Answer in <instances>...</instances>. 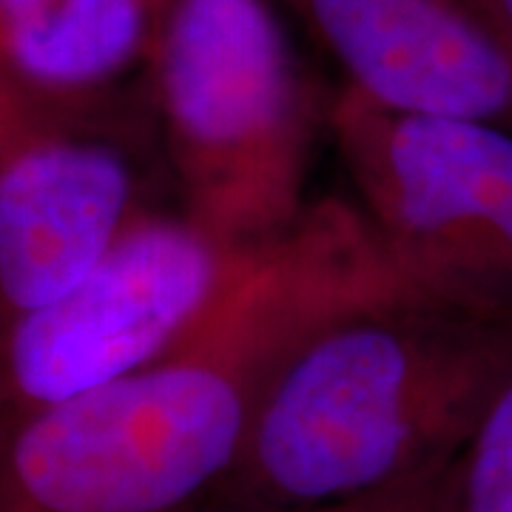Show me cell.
I'll return each mask as SVG.
<instances>
[{
  "instance_id": "obj_12",
  "label": "cell",
  "mask_w": 512,
  "mask_h": 512,
  "mask_svg": "<svg viewBox=\"0 0 512 512\" xmlns=\"http://www.w3.org/2000/svg\"><path fill=\"white\" fill-rule=\"evenodd\" d=\"M487 6L493 9V15L498 18V23L504 26V32L512 40V0H487Z\"/></svg>"
},
{
  "instance_id": "obj_13",
  "label": "cell",
  "mask_w": 512,
  "mask_h": 512,
  "mask_svg": "<svg viewBox=\"0 0 512 512\" xmlns=\"http://www.w3.org/2000/svg\"><path fill=\"white\" fill-rule=\"evenodd\" d=\"M180 512H245V510H234V507H222V504H214V507H188V510H180Z\"/></svg>"
},
{
  "instance_id": "obj_11",
  "label": "cell",
  "mask_w": 512,
  "mask_h": 512,
  "mask_svg": "<svg viewBox=\"0 0 512 512\" xmlns=\"http://www.w3.org/2000/svg\"><path fill=\"white\" fill-rule=\"evenodd\" d=\"M49 123H55V120L37 114L26 103H20L15 94L0 89V148L18 140L20 134H26L37 126H49Z\"/></svg>"
},
{
  "instance_id": "obj_10",
  "label": "cell",
  "mask_w": 512,
  "mask_h": 512,
  "mask_svg": "<svg viewBox=\"0 0 512 512\" xmlns=\"http://www.w3.org/2000/svg\"><path fill=\"white\" fill-rule=\"evenodd\" d=\"M450 467L453 464L430 470L424 476L410 478V481H404V484L382 495H373V498L356 501V504H348V507L322 512H444Z\"/></svg>"
},
{
  "instance_id": "obj_5",
  "label": "cell",
  "mask_w": 512,
  "mask_h": 512,
  "mask_svg": "<svg viewBox=\"0 0 512 512\" xmlns=\"http://www.w3.org/2000/svg\"><path fill=\"white\" fill-rule=\"evenodd\" d=\"M239 254L183 211H143L77 285L0 328V433L177 348Z\"/></svg>"
},
{
  "instance_id": "obj_3",
  "label": "cell",
  "mask_w": 512,
  "mask_h": 512,
  "mask_svg": "<svg viewBox=\"0 0 512 512\" xmlns=\"http://www.w3.org/2000/svg\"><path fill=\"white\" fill-rule=\"evenodd\" d=\"M148 100L180 211L228 251L279 237L308 200L328 100L276 0H168Z\"/></svg>"
},
{
  "instance_id": "obj_9",
  "label": "cell",
  "mask_w": 512,
  "mask_h": 512,
  "mask_svg": "<svg viewBox=\"0 0 512 512\" xmlns=\"http://www.w3.org/2000/svg\"><path fill=\"white\" fill-rule=\"evenodd\" d=\"M444 512H512V370L450 467Z\"/></svg>"
},
{
  "instance_id": "obj_4",
  "label": "cell",
  "mask_w": 512,
  "mask_h": 512,
  "mask_svg": "<svg viewBox=\"0 0 512 512\" xmlns=\"http://www.w3.org/2000/svg\"><path fill=\"white\" fill-rule=\"evenodd\" d=\"M330 140L413 293L512 322V131L330 94Z\"/></svg>"
},
{
  "instance_id": "obj_8",
  "label": "cell",
  "mask_w": 512,
  "mask_h": 512,
  "mask_svg": "<svg viewBox=\"0 0 512 512\" xmlns=\"http://www.w3.org/2000/svg\"><path fill=\"white\" fill-rule=\"evenodd\" d=\"M168 0H0V89L49 120H148Z\"/></svg>"
},
{
  "instance_id": "obj_7",
  "label": "cell",
  "mask_w": 512,
  "mask_h": 512,
  "mask_svg": "<svg viewBox=\"0 0 512 512\" xmlns=\"http://www.w3.org/2000/svg\"><path fill=\"white\" fill-rule=\"evenodd\" d=\"M339 63L345 83L393 111L512 131V40L487 0H276Z\"/></svg>"
},
{
  "instance_id": "obj_2",
  "label": "cell",
  "mask_w": 512,
  "mask_h": 512,
  "mask_svg": "<svg viewBox=\"0 0 512 512\" xmlns=\"http://www.w3.org/2000/svg\"><path fill=\"white\" fill-rule=\"evenodd\" d=\"M512 370V322L404 293L311 336L276 373L234 473L245 512H322L447 467Z\"/></svg>"
},
{
  "instance_id": "obj_6",
  "label": "cell",
  "mask_w": 512,
  "mask_h": 512,
  "mask_svg": "<svg viewBox=\"0 0 512 512\" xmlns=\"http://www.w3.org/2000/svg\"><path fill=\"white\" fill-rule=\"evenodd\" d=\"M120 123L37 126L0 148V328L49 305L151 205Z\"/></svg>"
},
{
  "instance_id": "obj_1",
  "label": "cell",
  "mask_w": 512,
  "mask_h": 512,
  "mask_svg": "<svg viewBox=\"0 0 512 512\" xmlns=\"http://www.w3.org/2000/svg\"><path fill=\"white\" fill-rule=\"evenodd\" d=\"M356 200L242 251L157 362L0 433V512H180L234 473L276 373L330 322L404 296Z\"/></svg>"
}]
</instances>
